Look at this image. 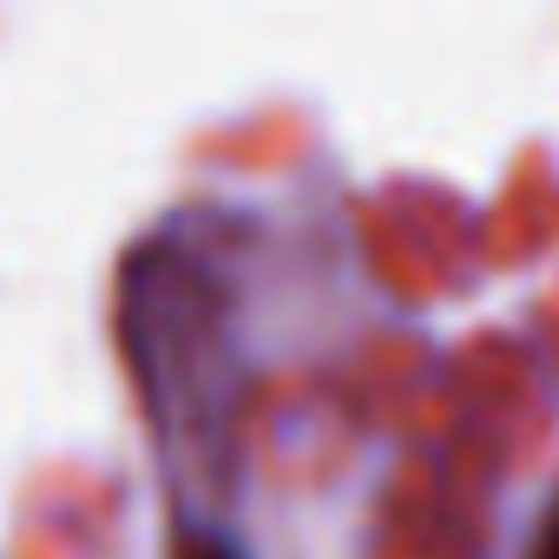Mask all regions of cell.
<instances>
[{
	"instance_id": "obj_1",
	"label": "cell",
	"mask_w": 559,
	"mask_h": 559,
	"mask_svg": "<svg viewBox=\"0 0 559 559\" xmlns=\"http://www.w3.org/2000/svg\"><path fill=\"white\" fill-rule=\"evenodd\" d=\"M178 559H237V546L217 539V533H204V526H191V533L178 539Z\"/></svg>"
},
{
	"instance_id": "obj_2",
	"label": "cell",
	"mask_w": 559,
	"mask_h": 559,
	"mask_svg": "<svg viewBox=\"0 0 559 559\" xmlns=\"http://www.w3.org/2000/svg\"><path fill=\"white\" fill-rule=\"evenodd\" d=\"M533 559H559V507L546 513V526H539V552Z\"/></svg>"
}]
</instances>
